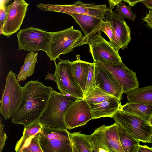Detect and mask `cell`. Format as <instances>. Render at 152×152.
I'll use <instances>...</instances> for the list:
<instances>
[{
  "instance_id": "obj_1",
  "label": "cell",
  "mask_w": 152,
  "mask_h": 152,
  "mask_svg": "<svg viewBox=\"0 0 152 152\" xmlns=\"http://www.w3.org/2000/svg\"><path fill=\"white\" fill-rule=\"evenodd\" d=\"M23 88L22 100L11 119L15 124L26 126L38 121L53 90L37 80L30 81Z\"/></svg>"
},
{
  "instance_id": "obj_2",
  "label": "cell",
  "mask_w": 152,
  "mask_h": 152,
  "mask_svg": "<svg viewBox=\"0 0 152 152\" xmlns=\"http://www.w3.org/2000/svg\"><path fill=\"white\" fill-rule=\"evenodd\" d=\"M77 99L72 96L53 89L46 106L38 121L46 127L67 129L64 120V113L70 104Z\"/></svg>"
},
{
  "instance_id": "obj_3",
  "label": "cell",
  "mask_w": 152,
  "mask_h": 152,
  "mask_svg": "<svg viewBox=\"0 0 152 152\" xmlns=\"http://www.w3.org/2000/svg\"><path fill=\"white\" fill-rule=\"evenodd\" d=\"M81 32L73 26L61 31L50 32V40L46 54L50 61H55L62 54H66L82 45Z\"/></svg>"
},
{
  "instance_id": "obj_4",
  "label": "cell",
  "mask_w": 152,
  "mask_h": 152,
  "mask_svg": "<svg viewBox=\"0 0 152 152\" xmlns=\"http://www.w3.org/2000/svg\"><path fill=\"white\" fill-rule=\"evenodd\" d=\"M23 88L17 80L15 74L11 71L6 78L5 87L0 101V113L5 120L11 118L23 99Z\"/></svg>"
},
{
  "instance_id": "obj_5",
  "label": "cell",
  "mask_w": 152,
  "mask_h": 152,
  "mask_svg": "<svg viewBox=\"0 0 152 152\" xmlns=\"http://www.w3.org/2000/svg\"><path fill=\"white\" fill-rule=\"evenodd\" d=\"M111 118L140 142L147 143L152 134V126L148 121L138 116L124 112L120 108Z\"/></svg>"
},
{
  "instance_id": "obj_6",
  "label": "cell",
  "mask_w": 152,
  "mask_h": 152,
  "mask_svg": "<svg viewBox=\"0 0 152 152\" xmlns=\"http://www.w3.org/2000/svg\"><path fill=\"white\" fill-rule=\"evenodd\" d=\"M94 147V152H124L119 138L118 124L102 125L90 135Z\"/></svg>"
},
{
  "instance_id": "obj_7",
  "label": "cell",
  "mask_w": 152,
  "mask_h": 152,
  "mask_svg": "<svg viewBox=\"0 0 152 152\" xmlns=\"http://www.w3.org/2000/svg\"><path fill=\"white\" fill-rule=\"evenodd\" d=\"M38 8L43 11L63 13L70 15L73 13L86 14L104 19L109 10L106 4L83 3L80 0L69 4H53L39 3Z\"/></svg>"
},
{
  "instance_id": "obj_8",
  "label": "cell",
  "mask_w": 152,
  "mask_h": 152,
  "mask_svg": "<svg viewBox=\"0 0 152 152\" xmlns=\"http://www.w3.org/2000/svg\"><path fill=\"white\" fill-rule=\"evenodd\" d=\"M70 132L67 129H53L43 126L39 142L43 152H72Z\"/></svg>"
},
{
  "instance_id": "obj_9",
  "label": "cell",
  "mask_w": 152,
  "mask_h": 152,
  "mask_svg": "<svg viewBox=\"0 0 152 152\" xmlns=\"http://www.w3.org/2000/svg\"><path fill=\"white\" fill-rule=\"evenodd\" d=\"M55 64L54 73L56 78V83L61 93L72 96L78 99L84 97V93L77 83L72 73V62L69 59L62 60Z\"/></svg>"
},
{
  "instance_id": "obj_10",
  "label": "cell",
  "mask_w": 152,
  "mask_h": 152,
  "mask_svg": "<svg viewBox=\"0 0 152 152\" xmlns=\"http://www.w3.org/2000/svg\"><path fill=\"white\" fill-rule=\"evenodd\" d=\"M17 36L19 50H42L47 52L50 40V32L30 27L20 30Z\"/></svg>"
},
{
  "instance_id": "obj_11",
  "label": "cell",
  "mask_w": 152,
  "mask_h": 152,
  "mask_svg": "<svg viewBox=\"0 0 152 152\" xmlns=\"http://www.w3.org/2000/svg\"><path fill=\"white\" fill-rule=\"evenodd\" d=\"M86 44L89 45L94 62L102 60L116 63L122 62L118 51L102 37L101 30L91 35Z\"/></svg>"
},
{
  "instance_id": "obj_12",
  "label": "cell",
  "mask_w": 152,
  "mask_h": 152,
  "mask_svg": "<svg viewBox=\"0 0 152 152\" xmlns=\"http://www.w3.org/2000/svg\"><path fill=\"white\" fill-rule=\"evenodd\" d=\"M29 5L24 0H14L6 6V16L1 34L9 37L20 29Z\"/></svg>"
},
{
  "instance_id": "obj_13",
  "label": "cell",
  "mask_w": 152,
  "mask_h": 152,
  "mask_svg": "<svg viewBox=\"0 0 152 152\" xmlns=\"http://www.w3.org/2000/svg\"><path fill=\"white\" fill-rule=\"evenodd\" d=\"M95 63L110 72L122 86L124 93L127 94L139 88L136 73L129 69L122 62L116 63L102 60Z\"/></svg>"
},
{
  "instance_id": "obj_14",
  "label": "cell",
  "mask_w": 152,
  "mask_h": 152,
  "mask_svg": "<svg viewBox=\"0 0 152 152\" xmlns=\"http://www.w3.org/2000/svg\"><path fill=\"white\" fill-rule=\"evenodd\" d=\"M92 119L90 106L83 99H77L71 103L64 115L65 124L69 129L85 125Z\"/></svg>"
},
{
  "instance_id": "obj_15",
  "label": "cell",
  "mask_w": 152,
  "mask_h": 152,
  "mask_svg": "<svg viewBox=\"0 0 152 152\" xmlns=\"http://www.w3.org/2000/svg\"><path fill=\"white\" fill-rule=\"evenodd\" d=\"M104 19L110 22L113 34V48L118 51L120 49L124 50L127 48L131 38L130 28L125 20L122 18L118 13L110 9Z\"/></svg>"
},
{
  "instance_id": "obj_16",
  "label": "cell",
  "mask_w": 152,
  "mask_h": 152,
  "mask_svg": "<svg viewBox=\"0 0 152 152\" xmlns=\"http://www.w3.org/2000/svg\"><path fill=\"white\" fill-rule=\"evenodd\" d=\"M95 63L96 86L121 101L124 93L122 86L110 72Z\"/></svg>"
},
{
  "instance_id": "obj_17",
  "label": "cell",
  "mask_w": 152,
  "mask_h": 152,
  "mask_svg": "<svg viewBox=\"0 0 152 152\" xmlns=\"http://www.w3.org/2000/svg\"><path fill=\"white\" fill-rule=\"evenodd\" d=\"M80 26L84 33L86 44L87 40L92 34L100 30L103 19L86 14L73 13L70 15Z\"/></svg>"
},
{
  "instance_id": "obj_18",
  "label": "cell",
  "mask_w": 152,
  "mask_h": 152,
  "mask_svg": "<svg viewBox=\"0 0 152 152\" xmlns=\"http://www.w3.org/2000/svg\"><path fill=\"white\" fill-rule=\"evenodd\" d=\"M121 105L120 101L115 97L98 103L90 104L93 119L104 117L111 118Z\"/></svg>"
},
{
  "instance_id": "obj_19",
  "label": "cell",
  "mask_w": 152,
  "mask_h": 152,
  "mask_svg": "<svg viewBox=\"0 0 152 152\" xmlns=\"http://www.w3.org/2000/svg\"><path fill=\"white\" fill-rule=\"evenodd\" d=\"M77 59L72 62L71 68L77 83L84 92L85 91L88 71L91 63L81 60L80 56H77Z\"/></svg>"
},
{
  "instance_id": "obj_20",
  "label": "cell",
  "mask_w": 152,
  "mask_h": 152,
  "mask_svg": "<svg viewBox=\"0 0 152 152\" xmlns=\"http://www.w3.org/2000/svg\"><path fill=\"white\" fill-rule=\"evenodd\" d=\"M72 152H94V147L90 135L80 132L69 133Z\"/></svg>"
},
{
  "instance_id": "obj_21",
  "label": "cell",
  "mask_w": 152,
  "mask_h": 152,
  "mask_svg": "<svg viewBox=\"0 0 152 152\" xmlns=\"http://www.w3.org/2000/svg\"><path fill=\"white\" fill-rule=\"evenodd\" d=\"M43 125L38 121L24 126L22 136L17 142L15 150L17 152H21L28 145L30 139L41 132Z\"/></svg>"
},
{
  "instance_id": "obj_22",
  "label": "cell",
  "mask_w": 152,
  "mask_h": 152,
  "mask_svg": "<svg viewBox=\"0 0 152 152\" xmlns=\"http://www.w3.org/2000/svg\"><path fill=\"white\" fill-rule=\"evenodd\" d=\"M126 94L128 102L152 105V86L139 88Z\"/></svg>"
},
{
  "instance_id": "obj_23",
  "label": "cell",
  "mask_w": 152,
  "mask_h": 152,
  "mask_svg": "<svg viewBox=\"0 0 152 152\" xmlns=\"http://www.w3.org/2000/svg\"><path fill=\"white\" fill-rule=\"evenodd\" d=\"M123 111L138 116L149 122L152 117V105L137 103L127 102L121 105Z\"/></svg>"
},
{
  "instance_id": "obj_24",
  "label": "cell",
  "mask_w": 152,
  "mask_h": 152,
  "mask_svg": "<svg viewBox=\"0 0 152 152\" xmlns=\"http://www.w3.org/2000/svg\"><path fill=\"white\" fill-rule=\"evenodd\" d=\"M38 55V53H35L33 51L27 54L24 64L17 75L16 79L18 82L25 80L27 77L31 76L34 74Z\"/></svg>"
},
{
  "instance_id": "obj_25",
  "label": "cell",
  "mask_w": 152,
  "mask_h": 152,
  "mask_svg": "<svg viewBox=\"0 0 152 152\" xmlns=\"http://www.w3.org/2000/svg\"><path fill=\"white\" fill-rule=\"evenodd\" d=\"M118 124L120 141L124 152H137L140 141L136 139Z\"/></svg>"
},
{
  "instance_id": "obj_26",
  "label": "cell",
  "mask_w": 152,
  "mask_h": 152,
  "mask_svg": "<svg viewBox=\"0 0 152 152\" xmlns=\"http://www.w3.org/2000/svg\"><path fill=\"white\" fill-rule=\"evenodd\" d=\"M113 97H115L96 86L84 94L83 99L91 104L98 103Z\"/></svg>"
},
{
  "instance_id": "obj_27",
  "label": "cell",
  "mask_w": 152,
  "mask_h": 152,
  "mask_svg": "<svg viewBox=\"0 0 152 152\" xmlns=\"http://www.w3.org/2000/svg\"><path fill=\"white\" fill-rule=\"evenodd\" d=\"M116 9L118 15L122 18L125 20L126 18L133 21L135 20L136 15L132 11L130 5L127 6L125 3L121 2L117 6Z\"/></svg>"
},
{
  "instance_id": "obj_28",
  "label": "cell",
  "mask_w": 152,
  "mask_h": 152,
  "mask_svg": "<svg viewBox=\"0 0 152 152\" xmlns=\"http://www.w3.org/2000/svg\"><path fill=\"white\" fill-rule=\"evenodd\" d=\"M40 132L33 137L30 140L28 145L21 152H43L39 142Z\"/></svg>"
},
{
  "instance_id": "obj_29",
  "label": "cell",
  "mask_w": 152,
  "mask_h": 152,
  "mask_svg": "<svg viewBox=\"0 0 152 152\" xmlns=\"http://www.w3.org/2000/svg\"><path fill=\"white\" fill-rule=\"evenodd\" d=\"M95 63H91L88 74L87 82L84 95L91 89L96 87V86L95 76Z\"/></svg>"
},
{
  "instance_id": "obj_30",
  "label": "cell",
  "mask_w": 152,
  "mask_h": 152,
  "mask_svg": "<svg viewBox=\"0 0 152 152\" xmlns=\"http://www.w3.org/2000/svg\"><path fill=\"white\" fill-rule=\"evenodd\" d=\"M100 30L106 34L110 39L109 42L113 46V34L110 21L107 19H104L101 23Z\"/></svg>"
},
{
  "instance_id": "obj_31",
  "label": "cell",
  "mask_w": 152,
  "mask_h": 152,
  "mask_svg": "<svg viewBox=\"0 0 152 152\" xmlns=\"http://www.w3.org/2000/svg\"><path fill=\"white\" fill-rule=\"evenodd\" d=\"M4 125L1 123V119L0 121V152H1L4 146L7 136L3 130Z\"/></svg>"
},
{
  "instance_id": "obj_32",
  "label": "cell",
  "mask_w": 152,
  "mask_h": 152,
  "mask_svg": "<svg viewBox=\"0 0 152 152\" xmlns=\"http://www.w3.org/2000/svg\"><path fill=\"white\" fill-rule=\"evenodd\" d=\"M142 20L146 23V26L152 29V9H148V12L142 18Z\"/></svg>"
},
{
  "instance_id": "obj_33",
  "label": "cell",
  "mask_w": 152,
  "mask_h": 152,
  "mask_svg": "<svg viewBox=\"0 0 152 152\" xmlns=\"http://www.w3.org/2000/svg\"><path fill=\"white\" fill-rule=\"evenodd\" d=\"M6 6H0V28L3 25L6 16Z\"/></svg>"
},
{
  "instance_id": "obj_34",
  "label": "cell",
  "mask_w": 152,
  "mask_h": 152,
  "mask_svg": "<svg viewBox=\"0 0 152 152\" xmlns=\"http://www.w3.org/2000/svg\"><path fill=\"white\" fill-rule=\"evenodd\" d=\"M108 1L109 4V8L112 10L115 6L122 2V0H108Z\"/></svg>"
},
{
  "instance_id": "obj_35",
  "label": "cell",
  "mask_w": 152,
  "mask_h": 152,
  "mask_svg": "<svg viewBox=\"0 0 152 152\" xmlns=\"http://www.w3.org/2000/svg\"><path fill=\"white\" fill-rule=\"evenodd\" d=\"M137 152H152V147L151 148L147 145H140Z\"/></svg>"
},
{
  "instance_id": "obj_36",
  "label": "cell",
  "mask_w": 152,
  "mask_h": 152,
  "mask_svg": "<svg viewBox=\"0 0 152 152\" xmlns=\"http://www.w3.org/2000/svg\"><path fill=\"white\" fill-rule=\"evenodd\" d=\"M148 9H152V0H144L141 1Z\"/></svg>"
},
{
  "instance_id": "obj_37",
  "label": "cell",
  "mask_w": 152,
  "mask_h": 152,
  "mask_svg": "<svg viewBox=\"0 0 152 152\" xmlns=\"http://www.w3.org/2000/svg\"><path fill=\"white\" fill-rule=\"evenodd\" d=\"M144 0H122V1L127 2L131 6H134L137 3Z\"/></svg>"
},
{
  "instance_id": "obj_38",
  "label": "cell",
  "mask_w": 152,
  "mask_h": 152,
  "mask_svg": "<svg viewBox=\"0 0 152 152\" xmlns=\"http://www.w3.org/2000/svg\"><path fill=\"white\" fill-rule=\"evenodd\" d=\"M53 80L55 82L56 81V78L54 74H52L50 73H48L46 75L45 80Z\"/></svg>"
},
{
  "instance_id": "obj_39",
  "label": "cell",
  "mask_w": 152,
  "mask_h": 152,
  "mask_svg": "<svg viewBox=\"0 0 152 152\" xmlns=\"http://www.w3.org/2000/svg\"><path fill=\"white\" fill-rule=\"evenodd\" d=\"M10 0H1L0 6H7Z\"/></svg>"
},
{
  "instance_id": "obj_40",
  "label": "cell",
  "mask_w": 152,
  "mask_h": 152,
  "mask_svg": "<svg viewBox=\"0 0 152 152\" xmlns=\"http://www.w3.org/2000/svg\"><path fill=\"white\" fill-rule=\"evenodd\" d=\"M147 142L152 143V134L149 137L147 140Z\"/></svg>"
},
{
  "instance_id": "obj_41",
  "label": "cell",
  "mask_w": 152,
  "mask_h": 152,
  "mask_svg": "<svg viewBox=\"0 0 152 152\" xmlns=\"http://www.w3.org/2000/svg\"><path fill=\"white\" fill-rule=\"evenodd\" d=\"M149 123L152 126V117L151 118L149 121Z\"/></svg>"
}]
</instances>
